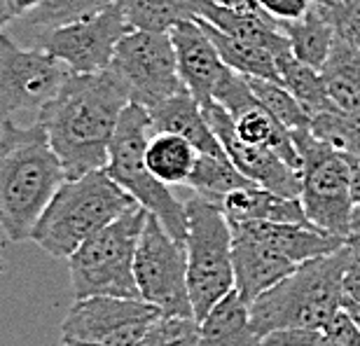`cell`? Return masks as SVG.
I'll return each mask as SVG.
<instances>
[{"label": "cell", "instance_id": "obj_1", "mask_svg": "<svg viewBox=\"0 0 360 346\" xmlns=\"http://www.w3.org/2000/svg\"><path fill=\"white\" fill-rule=\"evenodd\" d=\"M129 103L127 84L112 68H105L89 75L70 73L59 94L38 113L68 180L108 167L110 141Z\"/></svg>", "mask_w": 360, "mask_h": 346}, {"label": "cell", "instance_id": "obj_2", "mask_svg": "<svg viewBox=\"0 0 360 346\" xmlns=\"http://www.w3.org/2000/svg\"><path fill=\"white\" fill-rule=\"evenodd\" d=\"M68 180L45 127L0 122V229L12 243L28 241L42 213Z\"/></svg>", "mask_w": 360, "mask_h": 346}, {"label": "cell", "instance_id": "obj_3", "mask_svg": "<svg viewBox=\"0 0 360 346\" xmlns=\"http://www.w3.org/2000/svg\"><path fill=\"white\" fill-rule=\"evenodd\" d=\"M347 262L349 243L337 253L300 264L290 276L260 295L248 307L257 335L264 340L285 330H326L328 323L342 312L347 300L344 293Z\"/></svg>", "mask_w": 360, "mask_h": 346}, {"label": "cell", "instance_id": "obj_4", "mask_svg": "<svg viewBox=\"0 0 360 346\" xmlns=\"http://www.w3.org/2000/svg\"><path fill=\"white\" fill-rule=\"evenodd\" d=\"M134 206L139 201L122 190L105 169L70 178L49 201L31 241L49 255L68 260L82 243Z\"/></svg>", "mask_w": 360, "mask_h": 346}, {"label": "cell", "instance_id": "obj_5", "mask_svg": "<svg viewBox=\"0 0 360 346\" xmlns=\"http://www.w3.org/2000/svg\"><path fill=\"white\" fill-rule=\"evenodd\" d=\"M148 222L141 204L94 234L68 257L70 290L75 300L84 297H127L141 300L136 288V250Z\"/></svg>", "mask_w": 360, "mask_h": 346}, {"label": "cell", "instance_id": "obj_6", "mask_svg": "<svg viewBox=\"0 0 360 346\" xmlns=\"http://www.w3.org/2000/svg\"><path fill=\"white\" fill-rule=\"evenodd\" d=\"M155 136L153 120L148 108L139 103H129L115 129L110 141V160H108V176L117 183L122 190L129 192L139 204L153 213L155 218L167 227L174 239L185 243L187 232V213L185 201L176 199L169 185L157 180L146 164V150L150 139Z\"/></svg>", "mask_w": 360, "mask_h": 346}, {"label": "cell", "instance_id": "obj_7", "mask_svg": "<svg viewBox=\"0 0 360 346\" xmlns=\"http://www.w3.org/2000/svg\"><path fill=\"white\" fill-rule=\"evenodd\" d=\"M185 213L187 286L194 319L201 323L220 300L234 290L232 225L220 204L199 194L185 201Z\"/></svg>", "mask_w": 360, "mask_h": 346}, {"label": "cell", "instance_id": "obj_8", "mask_svg": "<svg viewBox=\"0 0 360 346\" xmlns=\"http://www.w3.org/2000/svg\"><path fill=\"white\" fill-rule=\"evenodd\" d=\"M292 141L300 153V201L307 220L323 232L349 239L356 201L347 155L319 141L311 129L292 132Z\"/></svg>", "mask_w": 360, "mask_h": 346}, {"label": "cell", "instance_id": "obj_9", "mask_svg": "<svg viewBox=\"0 0 360 346\" xmlns=\"http://www.w3.org/2000/svg\"><path fill=\"white\" fill-rule=\"evenodd\" d=\"M134 274L141 300L153 305L162 319H194L185 243L174 239L153 213L143 227Z\"/></svg>", "mask_w": 360, "mask_h": 346}, {"label": "cell", "instance_id": "obj_10", "mask_svg": "<svg viewBox=\"0 0 360 346\" xmlns=\"http://www.w3.org/2000/svg\"><path fill=\"white\" fill-rule=\"evenodd\" d=\"M110 68L131 94V103L153 108L187 91L180 80L171 33L129 31L115 49Z\"/></svg>", "mask_w": 360, "mask_h": 346}, {"label": "cell", "instance_id": "obj_11", "mask_svg": "<svg viewBox=\"0 0 360 346\" xmlns=\"http://www.w3.org/2000/svg\"><path fill=\"white\" fill-rule=\"evenodd\" d=\"M68 75L70 70L45 49H24L0 33V122L19 110L40 113Z\"/></svg>", "mask_w": 360, "mask_h": 346}, {"label": "cell", "instance_id": "obj_12", "mask_svg": "<svg viewBox=\"0 0 360 346\" xmlns=\"http://www.w3.org/2000/svg\"><path fill=\"white\" fill-rule=\"evenodd\" d=\"M134 31L117 5L105 7L75 24L49 28L38 35V47L56 56L70 73L89 75L110 68L115 49L122 38Z\"/></svg>", "mask_w": 360, "mask_h": 346}, {"label": "cell", "instance_id": "obj_13", "mask_svg": "<svg viewBox=\"0 0 360 346\" xmlns=\"http://www.w3.org/2000/svg\"><path fill=\"white\" fill-rule=\"evenodd\" d=\"M162 314L143 300L84 297L75 300L61 323V342L134 346Z\"/></svg>", "mask_w": 360, "mask_h": 346}, {"label": "cell", "instance_id": "obj_14", "mask_svg": "<svg viewBox=\"0 0 360 346\" xmlns=\"http://www.w3.org/2000/svg\"><path fill=\"white\" fill-rule=\"evenodd\" d=\"M206 115V122L211 124L213 134L222 143L229 162L246 176L250 183L257 187H264L269 192L283 194V197L300 199L302 194V180L300 171L290 167L285 160H281L276 153L267 148H257L243 143L234 132V120L220 103H208L201 108Z\"/></svg>", "mask_w": 360, "mask_h": 346}, {"label": "cell", "instance_id": "obj_15", "mask_svg": "<svg viewBox=\"0 0 360 346\" xmlns=\"http://www.w3.org/2000/svg\"><path fill=\"white\" fill-rule=\"evenodd\" d=\"M232 262L234 290L248 307L297 269L290 257L243 225L232 227Z\"/></svg>", "mask_w": 360, "mask_h": 346}, {"label": "cell", "instance_id": "obj_16", "mask_svg": "<svg viewBox=\"0 0 360 346\" xmlns=\"http://www.w3.org/2000/svg\"><path fill=\"white\" fill-rule=\"evenodd\" d=\"M169 33L176 47L180 80H183L185 89L197 98L201 108L213 103L215 89L232 68L220 59L218 49L201 28L199 19L180 21Z\"/></svg>", "mask_w": 360, "mask_h": 346}, {"label": "cell", "instance_id": "obj_17", "mask_svg": "<svg viewBox=\"0 0 360 346\" xmlns=\"http://www.w3.org/2000/svg\"><path fill=\"white\" fill-rule=\"evenodd\" d=\"M199 17L236 40L267 49L276 59L292 52L290 42L281 33L278 24L260 5L232 10V7H220L208 3V0H199Z\"/></svg>", "mask_w": 360, "mask_h": 346}, {"label": "cell", "instance_id": "obj_18", "mask_svg": "<svg viewBox=\"0 0 360 346\" xmlns=\"http://www.w3.org/2000/svg\"><path fill=\"white\" fill-rule=\"evenodd\" d=\"M153 120L155 134H176L190 141L199 155L227 157L225 148L213 134L211 124L206 122V115L197 103V98L190 91H183L178 96H171L162 103L148 108Z\"/></svg>", "mask_w": 360, "mask_h": 346}, {"label": "cell", "instance_id": "obj_19", "mask_svg": "<svg viewBox=\"0 0 360 346\" xmlns=\"http://www.w3.org/2000/svg\"><path fill=\"white\" fill-rule=\"evenodd\" d=\"M222 213L229 225H243V222H297V225H311L302 208L300 199L283 197V194L269 192L264 187L248 185L241 187L222 199Z\"/></svg>", "mask_w": 360, "mask_h": 346}, {"label": "cell", "instance_id": "obj_20", "mask_svg": "<svg viewBox=\"0 0 360 346\" xmlns=\"http://www.w3.org/2000/svg\"><path fill=\"white\" fill-rule=\"evenodd\" d=\"M197 346H264L250 321V309L241 295L232 290L199 323Z\"/></svg>", "mask_w": 360, "mask_h": 346}, {"label": "cell", "instance_id": "obj_21", "mask_svg": "<svg viewBox=\"0 0 360 346\" xmlns=\"http://www.w3.org/2000/svg\"><path fill=\"white\" fill-rule=\"evenodd\" d=\"M281 33L285 35L290 42L292 54L300 61H304L307 66H311L316 70H321L326 66L330 49L335 45L337 31L333 26V21L326 14L321 0H314L311 10L297 21H276Z\"/></svg>", "mask_w": 360, "mask_h": 346}, {"label": "cell", "instance_id": "obj_22", "mask_svg": "<svg viewBox=\"0 0 360 346\" xmlns=\"http://www.w3.org/2000/svg\"><path fill=\"white\" fill-rule=\"evenodd\" d=\"M321 75L337 110L360 115V49L337 35Z\"/></svg>", "mask_w": 360, "mask_h": 346}, {"label": "cell", "instance_id": "obj_23", "mask_svg": "<svg viewBox=\"0 0 360 346\" xmlns=\"http://www.w3.org/2000/svg\"><path fill=\"white\" fill-rule=\"evenodd\" d=\"M134 31L169 33L180 21L199 19V0H115Z\"/></svg>", "mask_w": 360, "mask_h": 346}, {"label": "cell", "instance_id": "obj_24", "mask_svg": "<svg viewBox=\"0 0 360 346\" xmlns=\"http://www.w3.org/2000/svg\"><path fill=\"white\" fill-rule=\"evenodd\" d=\"M199 153L190 141L176 134H155L148 143L146 164L164 185H187Z\"/></svg>", "mask_w": 360, "mask_h": 346}, {"label": "cell", "instance_id": "obj_25", "mask_svg": "<svg viewBox=\"0 0 360 346\" xmlns=\"http://www.w3.org/2000/svg\"><path fill=\"white\" fill-rule=\"evenodd\" d=\"M278 68V82L300 101V105L316 117V115L337 110L333 98L328 94L326 80H323L321 70L307 66L304 61H300L292 52L276 59Z\"/></svg>", "mask_w": 360, "mask_h": 346}, {"label": "cell", "instance_id": "obj_26", "mask_svg": "<svg viewBox=\"0 0 360 346\" xmlns=\"http://www.w3.org/2000/svg\"><path fill=\"white\" fill-rule=\"evenodd\" d=\"M199 24L206 31L208 38H211L215 49H218L220 59L232 70H236V73H241V75H248V77H262V80L278 82L276 56L271 52H267V49H262V47L248 45V42L236 40L232 35L218 31V28L211 26L201 17H199Z\"/></svg>", "mask_w": 360, "mask_h": 346}, {"label": "cell", "instance_id": "obj_27", "mask_svg": "<svg viewBox=\"0 0 360 346\" xmlns=\"http://www.w3.org/2000/svg\"><path fill=\"white\" fill-rule=\"evenodd\" d=\"M187 185H190L199 197L211 199L215 204H222V199H225L227 194H232L253 183L229 162V157L199 155L197 164H194V169H192V176L187 178Z\"/></svg>", "mask_w": 360, "mask_h": 346}, {"label": "cell", "instance_id": "obj_28", "mask_svg": "<svg viewBox=\"0 0 360 346\" xmlns=\"http://www.w3.org/2000/svg\"><path fill=\"white\" fill-rule=\"evenodd\" d=\"M246 80L253 89L255 98L267 108V110L276 117L281 124L290 132H300V129H311V115L300 105V101L292 96L281 82L262 80V77H248Z\"/></svg>", "mask_w": 360, "mask_h": 346}, {"label": "cell", "instance_id": "obj_29", "mask_svg": "<svg viewBox=\"0 0 360 346\" xmlns=\"http://www.w3.org/2000/svg\"><path fill=\"white\" fill-rule=\"evenodd\" d=\"M110 5H115V0H45L31 14H26L24 21L28 26L40 28V31H49V28L68 26L94 17Z\"/></svg>", "mask_w": 360, "mask_h": 346}, {"label": "cell", "instance_id": "obj_30", "mask_svg": "<svg viewBox=\"0 0 360 346\" xmlns=\"http://www.w3.org/2000/svg\"><path fill=\"white\" fill-rule=\"evenodd\" d=\"M311 134L344 155L360 157V115L330 110L311 120Z\"/></svg>", "mask_w": 360, "mask_h": 346}, {"label": "cell", "instance_id": "obj_31", "mask_svg": "<svg viewBox=\"0 0 360 346\" xmlns=\"http://www.w3.org/2000/svg\"><path fill=\"white\" fill-rule=\"evenodd\" d=\"M197 319H160L148 328V333L134 346H197Z\"/></svg>", "mask_w": 360, "mask_h": 346}, {"label": "cell", "instance_id": "obj_32", "mask_svg": "<svg viewBox=\"0 0 360 346\" xmlns=\"http://www.w3.org/2000/svg\"><path fill=\"white\" fill-rule=\"evenodd\" d=\"M337 35L360 49V5L354 0H321Z\"/></svg>", "mask_w": 360, "mask_h": 346}, {"label": "cell", "instance_id": "obj_33", "mask_svg": "<svg viewBox=\"0 0 360 346\" xmlns=\"http://www.w3.org/2000/svg\"><path fill=\"white\" fill-rule=\"evenodd\" d=\"M264 346H342L326 330H285L264 337Z\"/></svg>", "mask_w": 360, "mask_h": 346}, {"label": "cell", "instance_id": "obj_34", "mask_svg": "<svg viewBox=\"0 0 360 346\" xmlns=\"http://www.w3.org/2000/svg\"><path fill=\"white\" fill-rule=\"evenodd\" d=\"M274 21H297L311 10L314 0H257Z\"/></svg>", "mask_w": 360, "mask_h": 346}, {"label": "cell", "instance_id": "obj_35", "mask_svg": "<svg viewBox=\"0 0 360 346\" xmlns=\"http://www.w3.org/2000/svg\"><path fill=\"white\" fill-rule=\"evenodd\" d=\"M326 333L333 337L335 342H340L342 346H360V330L354 323V319L344 312V307H342V312L328 323Z\"/></svg>", "mask_w": 360, "mask_h": 346}, {"label": "cell", "instance_id": "obj_36", "mask_svg": "<svg viewBox=\"0 0 360 346\" xmlns=\"http://www.w3.org/2000/svg\"><path fill=\"white\" fill-rule=\"evenodd\" d=\"M344 293L347 300L360 305V243L349 241V262L344 271Z\"/></svg>", "mask_w": 360, "mask_h": 346}, {"label": "cell", "instance_id": "obj_37", "mask_svg": "<svg viewBox=\"0 0 360 346\" xmlns=\"http://www.w3.org/2000/svg\"><path fill=\"white\" fill-rule=\"evenodd\" d=\"M349 167H351V190H354V201L360 204V157L347 155Z\"/></svg>", "mask_w": 360, "mask_h": 346}, {"label": "cell", "instance_id": "obj_38", "mask_svg": "<svg viewBox=\"0 0 360 346\" xmlns=\"http://www.w3.org/2000/svg\"><path fill=\"white\" fill-rule=\"evenodd\" d=\"M42 3H45V0H12V10L17 17L24 19L26 14H31L35 7H40Z\"/></svg>", "mask_w": 360, "mask_h": 346}, {"label": "cell", "instance_id": "obj_39", "mask_svg": "<svg viewBox=\"0 0 360 346\" xmlns=\"http://www.w3.org/2000/svg\"><path fill=\"white\" fill-rule=\"evenodd\" d=\"M349 241H358L360 243V204H356L354 206V213H351Z\"/></svg>", "mask_w": 360, "mask_h": 346}, {"label": "cell", "instance_id": "obj_40", "mask_svg": "<svg viewBox=\"0 0 360 346\" xmlns=\"http://www.w3.org/2000/svg\"><path fill=\"white\" fill-rule=\"evenodd\" d=\"M12 19H17L12 10V0H0V28H5Z\"/></svg>", "mask_w": 360, "mask_h": 346}, {"label": "cell", "instance_id": "obj_41", "mask_svg": "<svg viewBox=\"0 0 360 346\" xmlns=\"http://www.w3.org/2000/svg\"><path fill=\"white\" fill-rule=\"evenodd\" d=\"M208 3L220 5V7H232V10H236V7H253V5H257V0H208Z\"/></svg>", "mask_w": 360, "mask_h": 346}, {"label": "cell", "instance_id": "obj_42", "mask_svg": "<svg viewBox=\"0 0 360 346\" xmlns=\"http://www.w3.org/2000/svg\"><path fill=\"white\" fill-rule=\"evenodd\" d=\"M344 312H347L351 319H354V323H356L358 330H360V305H358V302L344 300Z\"/></svg>", "mask_w": 360, "mask_h": 346}, {"label": "cell", "instance_id": "obj_43", "mask_svg": "<svg viewBox=\"0 0 360 346\" xmlns=\"http://www.w3.org/2000/svg\"><path fill=\"white\" fill-rule=\"evenodd\" d=\"M63 346H103V344H94V342H75V340H70V342H63Z\"/></svg>", "mask_w": 360, "mask_h": 346}, {"label": "cell", "instance_id": "obj_44", "mask_svg": "<svg viewBox=\"0 0 360 346\" xmlns=\"http://www.w3.org/2000/svg\"><path fill=\"white\" fill-rule=\"evenodd\" d=\"M3 271H5V262L0 260V274H3Z\"/></svg>", "mask_w": 360, "mask_h": 346}, {"label": "cell", "instance_id": "obj_45", "mask_svg": "<svg viewBox=\"0 0 360 346\" xmlns=\"http://www.w3.org/2000/svg\"><path fill=\"white\" fill-rule=\"evenodd\" d=\"M354 3H356V5H360V0H354Z\"/></svg>", "mask_w": 360, "mask_h": 346}]
</instances>
